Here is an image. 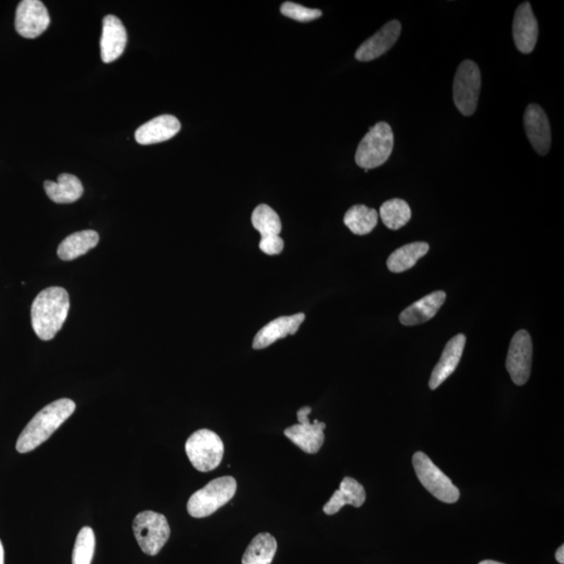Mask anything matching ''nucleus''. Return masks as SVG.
<instances>
[{
	"label": "nucleus",
	"instance_id": "nucleus-1",
	"mask_svg": "<svg viewBox=\"0 0 564 564\" xmlns=\"http://www.w3.org/2000/svg\"><path fill=\"white\" fill-rule=\"evenodd\" d=\"M70 307V295L65 288L51 287L40 292L31 309L32 326L38 338L53 339L63 326Z\"/></svg>",
	"mask_w": 564,
	"mask_h": 564
},
{
	"label": "nucleus",
	"instance_id": "nucleus-2",
	"mask_svg": "<svg viewBox=\"0 0 564 564\" xmlns=\"http://www.w3.org/2000/svg\"><path fill=\"white\" fill-rule=\"evenodd\" d=\"M75 411V404L68 398H61L47 404L33 417L20 434L16 450L20 453L30 452L44 443Z\"/></svg>",
	"mask_w": 564,
	"mask_h": 564
},
{
	"label": "nucleus",
	"instance_id": "nucleus-3",
	"mask_svg": "<svg viewBox=\"0 0 564 564\" xmlns=\"http://www.w3.org/2000/svg\"><path fill=\"white\" fill-rule=\"evenodd\" d=\"M237 480L230 476L221 477L196 491L189 500L188 512L195 519L208 518L217 512L235 497Z\"/></svg>",
	"mask_w": 564,
	"mask_h": 564
},
{
	"label": "nucleus",
	"instance_id": "nucleus-4",
	"mask_svg": "<svg viewBox=\"0 0 564 564\" xmlns=\"http://www.w3.org/2000/svg\"><path fill=\"white\" fill-rule=\"evenodd\" d=\"M394 147V131L389 123L381 122L369 130L357 147L355 162L366 170L386 163Z\"/></svg>",
	"mask_w": 564,
	"mask_h": 564
},
{
	"label": "nucleus",
	"instance_id": "nucleus-5",
	"mask_svg": "<svg viewBox=\"0 0 564 564\" xmlns=\"http://www.w3.org/2000/svg\"><path fill=\"white\" fill-rule=\"evenodd\" d=\"M224 450L221 437L208 429L195 432L185 443V452L190 463L202 472L216 470L221 464Z\"/></svg>",
	"mask_w": 564,
	"mask_h": 564
},
{
	"label": "nucleus",
	"instance_id": "nucleus-6",
	"mask_svg": "<svg viewBox=\"0 0 564 564\" xmlns=\"http://www.w3.org/2000/svg\"><path fill=\"white\" fill-rule=\"evenodd\" d=\"M133 532L142 552L155 556L168 542L170 528L163 514L147 511L136 515Z\"/></svg>",
	"mask_w": 564,
	"mask_h": 564
},
{
	"label": "nucleus",
	"instance_id": "nucleus-7",
	"mask_svg": "<svg viewBox=\"0 0 564 564\" xmlns=\"http://www.w3.org/2000/svg\"><path fill=\"white\" fill-rule=\"evenodd\" d=\"M417 478L421 481L426 491L446 504H453L460 498L458 488L452 484V480L439 470L433 461L424 452H417L413 456Z\"/></svg>",
	"mask_w": 564,
	"mask_h": 564
},
{
	"label": "nucleus",
	"instance_id": "nucleus-8",
	"mask_svg": "<svg viewBox=\"0 0 564 564\" xmlns=\"http://www.w3.org/2000/svg\"><path fill=\"white\" fill-rule=\"evenodd\" d=\"M481 84L482 78L479 66L472 61H463L453 80V102L463 115L471 116L476 112Z\"/></svg>",
	"mask_w": 564,
	"mask_h": 564
},
{
	"label": "nucleus",
	"instance_id": "nucleus-9",
	"mask_svg": "<svg viewBox=\"0 0 564 564\" xmlns=\"http://www.w3.org/2000/svg\"><path fill=\"white\" fill-rule=\"evenodd\" d=\"M311 407L301 408L297 412L298 423L285 430L284 434L291 442L306 453H317L323 444H325V423L315 421L309 422L308 415L311 414Z\"/></svg>",
	"mask_w": 564,
	"mask_h": 564
},
{
	"label": "nucleus",
	"instance_id": "nucleus-10",
	"mask_svg": "<svg viewBox=\"0 0 564 564\" xmlns=\"http://www.w3.org/2000/svg\"><path fill=\"white\" fill-rule=\"evenodd\" d=\"M533 345L527 330H520L513 335L507 355L506 367L512 381L518 386L525 384L531 374Z\"/></svg>",
	"mask_w": 564,
	"mask_h": 564
},
{
	"label": "nucleus",
	"instance_id": "nucleus-11",
	"mask_svg": "<svg viewBox=\"0 0 564 564\" xmlns=\"http://www.w3.org/2000/svg\"><path fill=\"white\" fill-rule=\"evenodd\" d=\"M51 24L46 6L39 0H24L18 5L15 27L20 36L35 39L47 30Z\"/></svg>",
	"mask_w": 564,
	"mask_h": 564
},
{
	"label": "nucleus",
	"instance_id": "nucleus-12",
	"mask_svg": "<svg viewBox=\"0 0 564 564\" xmlns=\"http://www.w3.org/2000/svg\"><path fill=\"white\" fill-rule=\"evenodd\" d=\"M526 133L533 149L540 155L548 154L551 147V126L545 112L539 105L528 106L524 115Z\"/></svg>",
	"mask_w": 564,
	"mask_h": 564
},
{
	"label": "nucleus",
	"instance_id": "nucleus-13",
	"mask_svg": "<svg viewBox=\"0 0 564 564\" xmlns=\"http://www.w3.org/2000/svg\"><path fill=\"white\" fill-rule=\"evenodd\" d=\"M402 33V24L397 20L384 24L373 37H370L355 53V59L369 62L380 58L394 46Z\"/></svg>",
	"mask_w": 564,
	"mask_h": 564
},
{
	"label": "nucleus",
	"instance_id": "nucleus-14",
	"mask_svg": "<svg viewBox=\"0 0 564 564\" xmlns=\"http://www.w3.org/2000/svg\"><path fill=\"white\" fill-rule=\"evenodd\" d=\"M128 43V35L125 25L122 20L114 15H108L102 22V34L101 38V57L105 63L118 60Z\"/></svg>",
	"mask_w": 564,
	"mask_h": 564
},
{
	"label": "nucleus",
	"instance_id": "nucleus-15",
	"mask_svg": "<svg viewBox=\"0 0 564 564\" xmlns=\"http://www.w3.org/2000/svg\"><path fill=\"white\" fill-rule=\"evenodd\" d=\"M539 38V24L534 16L531 5L521 4L513 19V39L518 50L530 53L534 50Z\"/></svg>",
	"mask_w": 564,
	"mask_h": 564
},
{
	"label": "nucleus",
	"instance_id": "nucleus-16",
	"mask_svg": "<svg viewBox=\"0 0 564 564\" xmlns=\"http://www.w3.org/2000/svg\"><path fill=\"white\" fill-rule=\"evenodd\" d=\"M466 344V336L463 334L453 336L447 342L442 357L433 370L429 386L431 390H436L449 378L458 367L462 357Z\"/></svg>",
	"mask_w": 564,
	"mask_h": 564
},
{
	"label": "nucleus",
	"instance_id": "nucleus-17",
	"mask_svg": "<svg viewBox=\"0 0 564 564\" xmlns=\"http://www.w3.org/2000/svg\"><path fill=\"white\" fill-rule=\"evenodd\" d=\"M305 320L306 315L299 313L271 321L269 325L261 328L253 340V348L264 349L272 345L273 343L286 338L287 335H295Z\"/></svg>",
	"mask_w": 564,
	"mask_h": 564
},
{
	"label": "nucleus",
	"instance_id": "nucleus-18",
	"mask_svg": "<svg viewBox=\"0 0 564 564\" xmlns=\"http://www.w3.org/2000/svg\"><path fill=\"white\" fill-rule=\"evenodd\" d=\"M181 129V123L173 115H160L136 130L135 140L142 146L173 139Z\"/></svg>",
	"mask_w": 564,
	"mask_h": 564
},
{
	"label": "nucleus",
	"instance_id": "nucleus-19",
	"mask_svg": "<svg viewBox=\"0 0 564 564\" xmlns=\"http://www.w3.org/2000/svg\"><path fill=\"white\" fill-rule=\"evenodd\" d=\"M446 299L443 291H437L411 305L400 315V321L405 326H414L434 318Z\"/></svg>",
	"mask_w": 564,
	"mask_h": 564
},
{
	"label": "nucleus",
	"instance_id": "nucleus-20",
	"mask_svg": "<svg viewBox=\"0 0 564 564\" xmlns=\"http://www.w3.org/2000/svg\"><path fill=\"white\" fill-rule=\"evenodd\" d=\"M366 501V491L362 484L353 478H344L340 490L335 491L332 499L323 507V511L327 515L338 513L345 505L360 508Z\"/></svg>",
	"mask_w": 564,
	"mask_h": 564
},
{
	"label": "nucleus",
	"instance_id": "nucleus-21",
	"mask_svg": "<svg viewBox=\"0 0 564 564\" xmlns=\"http://www.w3.org/2000/svg\"><path fill=\"white\" fill-rule=\"evenodd\" d=\"M44 190L48 198L58 204L78 201L84 192L80 179L71 174H61L58 182L45 181Z\"/></svg>",
	"mask_w": 564,
	"mask_h": 564
},
{
	"label": "nucleus",
	"instance_id": "nucleus-22",
	"mask_svg": "<svg viewBox=\"0 0 564 564\" xmlns=\"http://www.w3.org/2000/svg\"><path fill=\"white\" fill-rule=\"evenodd\" d=\"M99 242V233L94 230H83L73 233L60 244L58 257L65 261L77 259L84 256L88 251L92 250Z\"/></svg>",
	"mask_w": 564,
	"mask_h": 564
},
{
	"label": "nucleus",
	"instance_id": "nucleus-23",
	"mask_svg": "<svg viewBox=\"0 0 564 564\" xmlns=\"http://www.w3.org/2000/svg\"><path fill=\"white\" fill-rule=\"evenodd\" d=\"M430 250L429 244L416 242L398 248L387 260L388 269L394 273H403L411 269Z\"/></svg>",
	"mask_w": 564,
	"mask_h": 564
},
{
	"label": "nucleus",
	"instance_id": "nucleus-24",
	"mask_svg": "<svg viewBox=\"0 0 564 564\" xmlns=\"http://www.w3.org/2000/svg\"><path fill=\"white\" fill-rule=\"evenodd\" d=\"M277 551V541L270 533H259L243 555V564H271Z\"/></svg>",
	"mask_w": 564,
	"mask_h": 564
},
{
	"label": "nucleus",
	"instance_id": "nucleus-25",
	"mask_svg": "<svg viewBox=\"0 0 564 564\" xmlns=\"http://www.w3.org/2000/svg\"><path fill=\"white\" fill-rule=\"evenodd\" d=\"M252 225L261 236L260 240H270L280 238L282 225L277 211L266 204L258 205L251 218Z\"/></svg>",
	"mask_w": 564,
	"mask_h": 564
},
{
	"label": "nucleus",
	"instance_id": "nucleus-26",
	"mask_svg": "<svg viewBox=\"0 0 564 564\" xmlns=\"http://www.w3.org/2000/svg\"><path fill=\"white\" fill-rule=\"evenodd\" d=\"M378 221V213L365 205H355L344 217V224L357 236H366L373 231Z\"/></svg>",
	"mask_w": 564,
	"mask_h": 564
},
{
	"label": "nucleus",
	"instance_id": "nucleus-27",
	"mask_svg": "<svg viewBox=\"0 0 564 564\" xmlns=\"http://www.w3.org/2000/svg\"><path fill=\"white\" fill-rule=\"evenodd\" d=\"M382 221L391 230L401 229L412 218L410 206L402 199H392L381 206Z\"/></svg>",
	"mask_w": 564,
	"mask_h": 564
},
{
	"label": "nucleus",
	"instance_id": "nucleus-28",
	"mask_svg": "<svg viewBox=\"0 0 564 564\" xmlns=\"http://www.w3.org/2000/svg\"><path fill=\"white\" fill-rule=\"evenodd\" d=\"M95 549V535L91 527L81 530L75 540L73 564H92Z\"/></svg>",
	"mask_w": 564,
	"mask_h": 564
},
{
	"label": "nucleus",
	"instance_id": "nucleus-29",
	"mask_svg": "<svg viewBox=\"0 0 564 564\" xmlns=\"http://www.w3.org/2000/svg\"><path fill=\"white\" fill-rule=\"evenodd\" d=\"M282 15L296 20L300 23L313 22L322 16V12L316 9H308L306 6L287 2L281 5Z\"/></svg>",
	"mask_w": 564,
	"mask_h": 564
},
{
	"label": "nucleus",
	"instance_id": "nucleus-30",
	"mask_svg": "<svg viewBox=\"0 0 564 564\" xmlns=\"http://www.w3.org/2000/svg\"><path fill=\"white\" fill-rule=\"evenodd\" d=\"M555 559L560 564H564V546L562 545L559 549H557L555 554Z\"/></svg>",
	"mask_w": 564,
	"mask_h": 564
},
{
	"label": "nucleus",
	"instance_id": "nucleus-31",
	"mask_svg": "<svg viewBox=\"0 0 564 564\" xmlns=\"http://www.w3.org/2000/svg\"><path fill=\"white\" fill-rule=\"evenodd\" d=\"M0 564H5V549L2 540H0Z\"/></svg>",
	"mask_w": 564,
	"mask_h": 564
},
{
	"label": "nucleus",
	"instance_id": "nucleus-32",
	"mask_svg": "<svg viewBox=\"0 0 564 564\" xmlns=\"http://www.w3.org/2000/svg\"><path fill=\"white\" fill-rule=\"evenodd\" d=\"M479 564H505V563H501V562H498L494 560H483V561H481Z\"/></svg>",
	"mask_w": 564,
	"mask_h": 564
}]
</instances>
